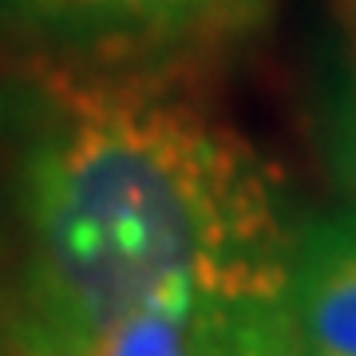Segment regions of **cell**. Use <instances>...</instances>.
Here are the masks:
<instances>
[{
	"label": "cell",
	"instance_id": "3",
	"mask_svg": "<svg viewBox=\"0 0 356 356\" xmlns=\"http://www.w3.org/2000/svg\"><path fill=\"white\" fill-rule=\"evenodd\" d=\"M285 305L305 356H356V206L293 229Z\"/></svg>",
	"mask_w": 356,
	"mask_h": 356
},
{
	"label": "cell",
	"instance_id": "4",
	"mask_svg": "<svg viewBox=\"0 0 356 356\" xmlns=\"http://www.w3.org/2000/svg\"><path fill=\"white\" fill-rule=\"evenodd\" d=\"M325 163L348 198H356V48L325 111Z\"/></svg>",
	"mask_w": 356,
	"mask_h": 356
},
{
	"label": "cell",
	"instance_id": "1",
	"mask_svg": "<svg viewBox=\"0 0 356 356\" xmlns=\"http://www.w3.org/2000/svg\"><path fill=\"white\" fill-rule=\"evenodd\" d=\"M277 170L198 88L0 67V356H95L159 289L285 285Z\"/></svg>",
	"mask_w": 356,
	"mask_h": 356
},
{
	"label": "cell",
	"instance_id": "2",
	"mask_svg": "<svg viewBox=\"0 0 356 356\" xmlns=\"http://www.w3.org/2000/svg\"><path fill=\"white\" fill-rule=\"evenodd\" d=\"M273 0H0L16 60L198 88L269 20Z\"/></svg>",
	"mask_w": 356,
	"mask_h": 356
},
{
	"label": "cell",
	"instance_id": "5",
	"mask_svg": "<svg viewBox=\"0 0 356 356\" xmlns=\"http://www.w3.org/2000/svg\"><path fill=\"white\" fill-rule=\"evenodd\" d=\"M337 4H341V13H344V20H348V24L356 28V0H337Z\"/></svg>",
	"mask_w": 356,
	"mask_h": 356
}]
</instances>
